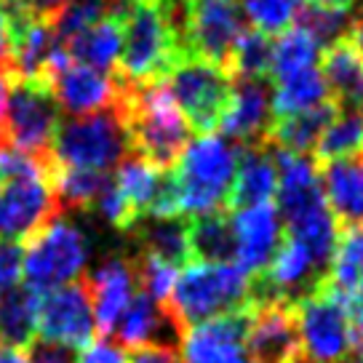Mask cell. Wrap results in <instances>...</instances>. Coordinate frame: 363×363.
<instances>
[{
	"label": "cell",
	"instance_id": "1",
	"mask_svg": "<svg viewBox=\"0 0 363 363\" xmlns=\"http://www.w3.org/2000/svg\"><path fill=\"white\" fill-rule=\"evenodd\" d=\"M128 134L131 152L142 155L158 169H174L190 145V123L184 121L179 104L174 102L166 80L150 86H125L115 102Z\"/></svg>",
	"mask_w": 363,
	"mask_h": 363
},
{
	"label": "cell",
	"instance_id": "2",
	"mask_svg": "<svg viewBox=\"0 0 363 363\" xmlns=\"http://www.w3.org/2000/svg\"><path fill=\"white\" fill-rule=\"evenodd\" d=\"M187 57L179 30L160 0H134L123 16V48L113 75L125 86H150L169 78Z\"/></svg>",
	"mask_w": 363,
	"mask_h": 363
},
{
	"label": "cell",
	"instance_id": "3",
	"mask_svg": "<svg viewBox=\"0 0 363 363\" xmlns=\"http://www.w3.org/2000/svg\"><path fill=\"white\" fill-rule=\"evenodd\" d=\"M249 289L251 275L235 262H190L177 275L174 291L163 307L182 337L203 320L249 310Z\"/></svg>",
	"mask_w": 363,
	"mask_h": 363
},
{
	"label": "cell",
	"instance_id": "4",
	"mask_svg": "<svg viewBox=\"0 0 363 363\" xmlns=\"http://www.w3.org/2000/svg\"><path fill=\"white\" fill-rule=\"evenodd\" d=\"M235 166L238 145H233L227 136L203 134L190 142L177 166L171 169L179 193V214L201 216L225 208Z\"/></svg>",
	"mask_w": 363,
	"mask_h": 363
},
{
	"label": "cell",
	"instance_id": "5",
	"mask_svg": "<svg viewBox=\"0 0 363 363\" xmlns=\"http://www.w3.org/2000/svg\"><path fill=\"white\" fill-rule=\"evenodd\" d=\"M299 363H342L352 355V323L358 307L326 278L315 291L294 302Z\"/></svg>",
	"mask_w": 363,
	"mask_h": 363
},
{
	"label": "cell",
	"instance_id": "6",
	"mask_svg": "<svg viewBox=\"0 0 363 363\" xmlns=\"http://www.w3.org/2000/svg\"><path fill=\"white\" fill-rule=\"evenodd\" d=\"M131 152L128 134L115 107L102 113L67 118L51 142L54 166L83 171H110Z\"/></svg>",
	"mask_w": 363,
	"mask_h": 363
},
{
	"label": "cell",
	"instance_id": "7",
	"mask_svg": "<svg viewBox=\"0 0 363 363\" xmlns=\"http://www.w3.org/2000/svg\"><path fill=\"white\" fill-rule=\"evenodd\" d=\"M24 246V286L38 294L78 281L91 254L86 235L65 216H57Z\"/></svg>",
	"mask_w": 363,
	"mask_h": 363
},
{
	"label": "cell",
	"instance_id": "8",
	"mask_svg": "<svg viewBox=\"0 0 363 363\" xmlns=\"http://www.w3.org/2000/svg\"><path fill=\"white\" fill-rule=\"evenodd\" d=\"M59 128V104L43 80L13 78L3 115V145L22 150L43 163L51 160V142Z\"/></svg>",
	"mask_w": 363,
	"mask_h": 363
},
{
	"label": "cell",
	"instance_id": "9",
	"mask_svg": "<svg viewBox=\"0 0 363 363\" xmlns=\"http://www.w3.org/2000/svg\"><path fill=\"white\" fill-rule=\"evenodd\" d=\"M166 86L190 128L201 136L214 134L233 96V75L214 62L184 57L169 72Z\"/></svg>",
	"mask_w": 363,
	"mask_h": 363
},
{
	"label": "cell",
	"instance_id": "10",
	"mask_svg": "<svg viewBox=\"0 0 363 363\" xmlns=\"http://www.w3.org/2000/svg\"><path fill=\"white\" fill-rule=\"evenodd\" d=\"M57 216H62V208L51 187V174L30 171L0 179V240L27 243Z\"/></svg>",
	"mask_w": 363,
	"mask_h": 363
},
{
	"label": "cell",
	"instance_id": "11",
	"mask_svg": "<svg viewBox=\"0 0 363 363\" xmlns=\"http://www.w3.org/2000/svg\"><path fill=\"white\" fill-rule=\"evenodd\" d=\"M43 83H48L59 110H65L72 118L110 110L121 96V80L72 62L62 43L51 51V57L45 62Z\"/></svg>",
	"mask_w": 363,
	"mask_h": 363
},
{
	"label": "cell",
	"instance_id": "12",
	"mask_svg": "<svg viewBox=\"0 0 363 363\" xmlns=\"http://www.w3.org/2000/svg\"><path fill=\"white\" fill-rule=\"evenodd\" d=\"M238 0H187L182 22V45L187 57L214 62L227 69L233 45L243 33Z\"/></svg>",
	"mask_w": 363,
	"mask_h": 363
},
{
	"label": "cell",
	"instance_id": "13",
	"mask_svg": "<svg viewBox=\"0 0 363 363\" xmlns=\"http://www.w3.org/2000/svg\"><path fill=\"white\" fill-rule=\"evenodd\" d=\"M35 334L40 340L69 345L75 350H83L94 342V334H96L94 305L83 278L40 294Z\"/></svg>",
	"mask_w": 363,
	"mask_h": 363
},
{
	"label": "cell",
	"instance_id": "14",
	"mask_svg": "<svg viewBox=\"0 0 363 363\" xmlns=\"http://www.w3.org/2000/svg\"><path fill=\"white\" fill-rule=\"evenodd\" d=\"M249 310L227 313L190 326L179 340V363H254L246 352Z\"/></svg>",
	"mask_w": 363,
	"mask_h": 363
},
{
	"label": "cell",
	"instance_id": "15",
	"mask_svg": "<svg viewBox=\"0 0 363 363\" xmlns=\"http://www.w3.org/2000/svg\"><path fill=\"white\" fill-rule=\"evenodd\" d=\"M233 238H235V264L246 275L262 272L284 243V219L275 203H259L230 211Z\"/></svg>",
	"mask_w": 363,
	"mask_h": 363
},
{
	"label": "cell",
	"instance_id": "16",
	"mask_svg": "<svg viewBox=\"0 0 363 363\" xmlns=\"http://www.w3.org/2000/svg\"><path fill=\"white\" fill-rule=\"evenodd\" d=\"M272 123V91L267 78H235L233 80V96L227 104L222 123L216 131H222L230 142L238 147L259 145L270 131Z\"/></svg>",
	"mask_w": 363,
	"mask_h": 363
},
{
	"label": "cell",
	"instance_id": "17",
	"mask_svg": "<svg viewBox=\"0 0 363 363\" xmlns=\"http://www.w3.org/2000/svg\"><path fill=\"white\" fill-rule=\"evenodd\" d=\"M246 352L254 363H299L294 307L284 302L251 307Z\"/></svg>",
	"mask_w": 363,
	"mask_h": 363
},
{
	"label": "cell",
	"instance_id": "18",
	"mask_svg": "<svg viewBox=\"0 0 363 363\" xmlns=\"http://www.w3.org/2000/svg\"><path fill=\"white\" fill-rule=\"evenodd\" d=\"M83 281L91 291V305H94V323L96 334L107 340L113 334L115 323L121 320L123 310L134 299V264L125 257H110L102 262L89 278L83 275Z\"/></svg>",
	"mask_w": 363,
	"mask_h": 363
},
{
	"label": "cell",
	"instance_id": "19",
	"mask_svg": "<svg viewBox=\"0 0 363 363\" xmlns=\"http://www.w3.org/2000/svg\"><path fill=\"white\" fill-rule=\"evenodd\" d=\"M275 190H278V174H275L270 145L259 142V145L238 147V166L225 201L227 211L270 203L275 198Z\"/></svg>",
	"mask_w": 363,
	"mask_h": 363
},
{
	"label": "cell",
	"instance_id": "20",
	"mask_svg": "<svg viewBox=\"0 0 363 363\" xmlns=\"http://www.w3.org/2000/svg\"><path fill=\"white\" fill-rule=\"evenodd\" d=\"M320 190L342 227H363V155L318 163Z\"/></svg>",
	"mask_w": 363,
	"mask_h": 363
},
{
	"label": "cell",
	"instance_id": "21",
	"mask_svg": "<svg viewBox=\"0 0 363 363\" xmlns=\"http://www.w3.org/2000/svg\"><path fill=\"white\" fill-rule=\"evenodd\" d=\"M110 337H115V345L121 350L123 347L136 350V347H147V345H174V340H182L166 307L142 291L128 302Z\"/></svg>",
	"mask_w": 363,
	"mask_h": 363
},
{
	"label": "cell",
	"instance_id": "22",
	"mask_svg": "<svg viewBox=\"0 0 363 363\" xmlns=\"http://www.w3.org/2000/svg\"><path fill=\"white\" fill-rule=\"evenodd\" d=\"M62 45L67 48L72 62L99 72H115L123 48V16H104Z\"/></svg>",
	"mask_w": 363,
	"mask_h": 363
},
{
	"label": "cell",
	"instance_id": "23",
	"mask_svg": "<svg viewBox=\"0 0 363 363\" xmlns=\"http://www.w3.org/2000/svg\"><path fill=\"white\" fill-rule=\"evenodd\" d=\"M320 72L329 86L331 102L340 110L363 107V59L345 38L331 43L320 57Z\"/></svg>",
	"mask_w": 363,
	"mask_h": 363
},
{
	"label": "cell",
	"instance_id": "24",
	"mask_svg": "<svg viewBox=\"0 0 363 363\" xmlns=\"http://www.w3.org/2000/svg\"><path fill=\"white\" fill-rule=\"evenodd\" d=\"M136 251H147L174 267L190 264L187 243V216H142L128 230Z\"/></svg>",
	"mask_w": 363,
	"mask_h": 363
},
{
	"label": "cell",
	"instance_id": "25",
	"mask_svg": "<svg viewBox=\"0 0 363 363\" xmlns=\"http://www.w3.org/2000/svg\"><path fill=\"white\" fill-rule=\"evenodd\" d=\"M337 113H340V107L334 102H326L313 107V110H305V113L275 118L270 123L267 136H264V142L272 145V147L289 150V152L310 155L315 150L320 134L326 131V125L334 121Z\"/></svg>",
	"mask_w": 363,
	"mask_h": 363
},
{
	"label": "cell",
	"instance_id": "26",
	"mask_svg": "<svg viewBox=\"0 0 363 363\" xmlns=\"http://www.w3.org/2000/svg\"><path fill=\"white\" fill-rule=\"evenodd\" d=\"M190 262H230L235 257V238L227 208L201 216H187Z\"/></svg>",
	"mask_w": 363,
	"mask_h": 363
},
{
	"label": "cell",
	"instance_id": "27",
	"mask_svg": "<svg viewBox=\"0 0 363 363\" xmlns=\"http://www.w3.org/2000/svg\"><path fill=\"white\" fill-rule=\"evenodd\" d=\"M326 102H331V94L320 67L302 69L296 75L275 80V89H272V121L294 113H305V110H313V107Z\"/></svg>",
	"mask_w": 363,
	"mask_h": 363
},
{
	"label": "cell",
	"instance_id": "28",
	"mask_svg": "<svg viewBox=\"0 0 363 363\" xmlns=\"http://www.w3.org/2000/svg\"><path fill=\"white\" fill-rule=\"evenodd\" d=\"M40 294L27 286L6 289L0 296V342L13 347H27L35 340Z\"/></svg>",
	"mask_w": 363,
	"mask_h": 363
},
{
	"label": "cell",
	"instance_id": "29",
	"mask_svg": "<svg viewBox=\"0 0 363 363\" xmlns=\"http://www.w3.org/2000/svg\"><path fill=\"white\" fill-rule=\"evenodd\" d=\"M323 45L318 43L305 27L294 24L291 30L281 33L272 40L270 51V78L284 80L289 75H296L302 69H313L320 62Z\"/></svg>",
	"mask_w": 363,
	"mask_h": 363
},
{
	"label": "cell",
	"instance_id": "30",
	"mask_svg": "<svg viewBox=\"0 0 363 363\" xmlns=\"http://www.w3.org/2000/svg\"><path fill=\"white\" fill-rule=\"evenodd\" d=\"M107 182H110L107 171L65 169V166L51 169V187L62 211H91Z\"/></svg>",
	"mask_w": 363,
	"mask_h": 363
},
{
	"label": "cell",
	"instance_id": "31",
	"mask_svg": "<svg viewBox=\"0 0 363 363\" xmlns=\"http://www.w3.org/2000/svg\"><path fill=\"white\" fill-rule=\"evenodd\" d=\"M352 155H363V113L340 110L318 139L313 158L315 163H329V160L352 158Z\"/></svg>",
	"mask_w": 363,
	"mask_h": 363
},
{
	"label": "cell",
	"instance_id": "32",
	"mask_svg": "<svg viewBox=\"0 0 363 363\" xmlns=\"http://www.w3.org/2000/svg\"><path fill=\"white\" fill-rule=\"evenodd\" d=\"M363 278V227H345L337 240L334 259L326 272V284H331L337 291L352 296L355 286Z\"/></svg>",
	"mask_w": 363,
	"mask_h": 363
},
{
	"label": "cell",
	"instance_id": "33",
	"mask_svg": "<svg viewBox=\"0 0 363 363\" xmlns=\"http://www.w3.org/2000/svg\"><path fill=\"white\" fill-rule=\"evenodd\" d=\"M243 19L251 24V30L262 35H278L291 30L305 9V0H238Z\"/></svg>",
	"mask_w": 363,
	"mask_h": 363
},
{
	"label": "cell",
	"instance_id": "34",
	"mask_svg": "<svg viewBox=\"0 0 363 363\" xmlns=\"http://www.w3.org/2000/svg\"><path fill=\"white\" fill-rule=\"evenodd\" d=\"M272 40L257 30H243L233 45L227 72L235 78H270Z\"/></svg>",
	"mask_w": 363,
	"mask_h": 363
},
{
	"label": "cell",
	"instance_id": "35",
	"mask_svg": "<svg viewBox=\"0 0 363 363\" xmlns=\"http://www.w3.org/2000/svg\"><path fill=\"white\" fill-rule=\"evenodd\" d=\"M131 264H134L139 291L147 294L150 299H155L158 305H166L171 291H174V284H177V267L152 257L147 251H136L131 257Z\"/></svg>",
	"mask_w": 363,
	"mask_h": 363
},
{
	"label": "cell",
	"instance_id": "36",
	"mask_svg": "<svg viewBox=\"0 0 363 363\" xmlns=\"http://www.w3.org/2000/svg\"><path fill=\"white\" fill-rule=\"evenodd\" d=\"M350 11H340V9H320V6H305L299 13V27H305L307 33L315 38L320 45L329 48L331 43L342 40L350 27Z\"/></svg>",
	"mask_w": 363,
	"mask_h": 363
},
{
	"label": "cell",
	"instance_id": "37",
	"mask_svg": "<svg viewBox=\"0 0 363 363\" xmlns=\"http://www.w3.org/2000/svg\"><path fill=\"white\" fill-rule=\"evenodd\" d=\"M24 251L19 243L0 240V289H13L22 281Z\"/></svg>",
	"mask_w": 363,
	"mask_h": 363
},
{
	"label": "cell",
	"instance_id": "38",
	"mask_svg": "<svg viewBox=\"0 0 363 363\" xmlns=\"http://www.w3.org/2000/svg\"><path fill=\"white\" fill-rule=\"evenodd\" d=\"M30 363H78V350L69 345L48 340H33L27 345Z\"/></svg>",
	"mask_w": 363,
	"mask_h": 363
},
{
	"label": "cell",
	"instance_id": "39",
	"mask_svg": "<svg viewBox=\"0 0 363 363\" xmlns=\"http://www.w3.org/2000/svg\"><path fill=\"white\" fill-rule=\"evenodd\" d=\"M78 363H128L123 350L110 340H96L78 352Z\"/></svg>",
	"mask_w": 363,
	"mask_h": 363
},
{
	"label": "cell",
	"instance_id": "40",
	"mask_svg": "<svg viewBox=\"0 0 363 363\" xmlns=\"http://www.w3.org/2000/svg\"><path fill=\"white\" fill-rule=\"evenodd\" d=\"M128 363H179V355L174 350V345H147V347H136L125 358Z\"/></svg>",
	"mask_w": 363,
	"mask_h": 363
},
{
	"label": "cell",
	"instance_id": "41",
	"mask_svg": "<svg viewBox=\"0 0 363 363\" xmlns=\"http://www.w3.org/2000/svg\"><path fill=\"white\" fill-rule=\"evenodd\" d=\"M19 3L27 6L35 16H40V19H45V22H51V19L67 6L69 0H19Z\"/></svg>",
	"mask_w": 363,
	"mask_h": 363
},
{
	"label": "cell",
	"instance_id": "42",
	"mask_svg": "<svg viewBox=\"0 0 363 363\" xmlns=\"http://www.w3.org/2000/svg\"><path fill=\"white\" fill-rule=\"evenodd\" d=\"M0 65L11 67V30H9V19L0 6Z\"/></svg>",
	"mask_w": 363,
	"mask_h": 363
},
{
	"label": "cell",
	"instance_id": "43",
	"mask_svg": "<svg viewBox=\"0 0 363 363\" xmlns=\"http://www.w3.org/2000/svg\"><path fill=\"white\" fill-rule=\"evenodd\" d=\"M11 80H13V69L0 65V145H3V115H6V102H9Z\"/></svg>",
	"mask_w": 363,
	"mask_h": 363
},
{
	"label": "cell",
	"instance_id": "44",
	"mask_svg": "<svg viewBox=\"0 0 363 363\" xmlns=\"http://www.w3.org/2000/svg\"><path fill=\"white\" fill-rule=\"evenodd\" d=\"M345 40L358 51V57L363 59V11L358 16H352L350 19V27H347V35H345Z\"/></svg>",
	"mask_w": 363,
	"mask_h": 363
},
{
	"label": "cell",
	"instance_id": "45",
	"mask_svg": "<svg viewBox=\"0 0 363 363\" xmlns=\"http://www.w3.org/2000/svg\"><path fill=\"white\" fill-rule=\"evenodd\" d=\"M0 363H30V355L22 347H13V345L0 342Z\"/></svg>",
	"mask_w": 363,
	"mask_h": 363
},
{
	"label": "cell",
	"instance_id": "46",
	"mask_svg": "<svg viewBox=\"0 0 363 363\" xmlns=\"http://www.w3.org/2000/svg\"><path fill=\"white\" fill-rule=\"evenodd\" d=\"M313 6H320V9H340V11H350L358 0H310Z\"/></svg>",
	"mask_w": 363,
	"mask_h": 363
},
{
	"label": "cell",
	"instance_id": "47",
	"mask_svg": "<svg viewBox=\"0 0 363 363\" xmlns=\"http://www.w3.org/2000/svg\"><path fill=\"white\" fill-rule=\"evenodd\" d=\"M352 302H355V307H358V313L363 315V278H361V284L355 286V291H352Z\"/></svg>",
	"mask_w": 363,
	"mask_h": 363
},
{
	"label": "cell",
	"instance_id": "48",
	"mask_svg": "<svg viewBox=\"0 0 363 363\" xmlns=\"http://www.w3.org/2000/svg\"><path fill=\"white\" fill-rule=\"evenodd\" d=\"M342 363H363V355H350V358H345Z\"/></svg>",
	"mask_w": 363,
	"mask_h": 363
}]
</instances>
